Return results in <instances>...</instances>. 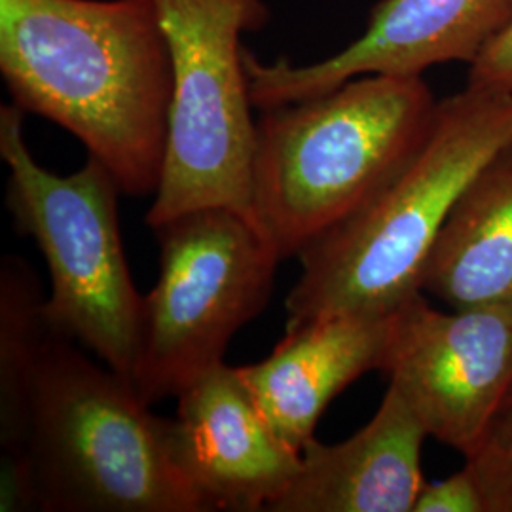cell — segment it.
I'll list each match as a JSON object with an SVG mask.
<instances>
[{"mask_svg":"<svg viewBox=\"0 0 512 512\" xmlns=\"http://www.w3.org/2000/svg\"><path fill=\"white\" fill-rule=\"evenodd\" d=\"M12 103L69 131L122 194H156L173 69L154 0H0Z\"/></svg>","mask_w":512,"mask_h":512,"instance_id":"1","label":"cell"},{"mask_svg":"<svg viewBox=\"0 0 512 512\" xmlns=\"http://www.w3.org/2000/svg\"><path fill=\"white\" fill-rule=\"evenodd\" d=\"M437 109L423 76L363 74L260 110L253 205L281 260L302 255L393 183L427 141Z\"/></svg>","mask_w":512,"mask_h":512,"instance_id":"2","label":"cell"},{"mask_svg":"<svg viewBox=\"0 0 512 512\" xmlns=\"http://www.w3.org/2000/svg\"><path fill=\"white\" fill-rule=\"evenodd\" d=\"M512 141V92L465 84L439 101L431 133L401 175L302 255L287 329L315 319L384 315L421 293V274L454 203Z\"/></svg>","mask_w":512,"mask_h":512,"instance_id":"3","label":"cell"},{"mask_svg":"<svg viewBox=\"0 0 512 512\" xmlns=\"http://www.w3.org/2000/svg\"><path fill=\"white\" fill-rule=\"evenodd\" d=\"M137 387L57 334L38 374L27 452L38 511L209 512Z\"/></svg>","mask_w":512,"mask_h":512,"instance_id":"4","label":"cell"},{"mask_svg":"<svg viewBox=\"0 0 512 512\" xmlns=\"http://www.w3.org/2000/svg\"><path fill=\"white\" fill-rule=\"evenodd\" d=\"M23 116L14 103L0 107V158L8 167L6 207L46 260L52 283L46 317L55 332L131 380L145 296L124 253L122 190L92 156L67 177L44 169L25 143Z\"/></svg>","mask_w":512,"mask_h":512,"instance_id":"5","label":"cell"},{"mask_svg":"<svg viewBox=\"0 0 512 512\" xmlns=\"http://www.w3.org/2000/svg\"><path fill=\"white\" fill-rule=\"evenodd\" d=\"M173 69L162 181L150 228L188 211L224 207L260 230L253 205V120L245 33L270 19L264 0H154ZM262 232V230H260Z\"/></svg>","mask_w":512,"mask_h":512,"instance_id":"6","label":"cell"},{"mask_svg":"<svg viewBox=\"0 0 512 512\" xmlns=\"http://www.w3.org/2000/svg\"><path fill=\"white\" fill-rule=\"evenodd\" d=\"M152 232L160 275L143 298L131 376L148 404L177 399L224 363L236 332L266 310L283 262L251 220L224 207L188 211Z\"/></svg>","mask_w":512,"mask_h":512,"instance_id":"7","label":"cell"},{"mask_svg":"<svg viewBox=\"0 0 512 512\" xmlns=\"http://www.w3.org/2000/svg\"><path fill=\"white\" fill-rule=\"evenodd\" d=\"M384 372L429 437L469 458L512 387V304L393 313Z\"/></svg>","mask_w":512,"mask_h":512,"instance_id":"8","label":"cell"},{"mask_svg":"<svg viewBox=\"0 0 512 512\" xmlns=\"http://www.w3.org/2000/svg\"><path fill=\"white\" fill-rule=\"evenodd\" d=\"M511 23L512 0H380L365 33L323 61L264 63L245 50L251 101L264 110L323 95L363 74L423 76L448 63L471 67Z\"/></svg>","mask_w":512,"mask_h":512,"instance_id":"9","label":"cell"},{"mask_svg":"<svg viewBox=\"0 0 512 512\" xmlns=\"http://www.w3.org/2000/svg\"><path fill=\"white\" fill-rule=\"evenodd\" d=\"M167 435L175 465L209 512L268 511L302 463L226 363L177 397Z\"/></svg>","mask_w":512,"mask_h":512,"instance_id":"10","label":"cell"},{"mask_svg":"<svg viewBox=\"0 0 512 512\" xmlns=\"http://www.w3.org/2000/svg\"><path fill=\"white\" fill-rule=\"evenodd\" d=\"M393 313L332 315L291 327L268 359L236 366L260 412L298 454L346 387L370 370L384 372Z\"/></svg>","mask_w":512,"mask_h":512,"instance_id":"11","label":"cell"},{"mask_svg":"<svg viewBox=\"0 0 512 512\" xmlns=\"http://www.w3.org/2000/svg\"><path fill=\"white\" fill-rule=\"evenodd\" d=\"M420 420L395 387L374 418L336 444L311 440L291 484L268 512H412L425 476Z\"/></svg>","mask_w":512,"mask_h":512,"instance_id":"12","label":"cell"},{"mask_svg":"<svg viewBox=\"0 0 512 512\" xmlns=\"http://www.w3.org/2000/svg\"><path fill=\"white\" fill-rule=\"evenodd\" d=\"M448 308L512 304V141L461 192L421 274Z\"/></svg>","mask_w":512,"mask_h":512,"instance_id":"13","label":"cell"},{"mask_svg":"<svg viewBox=\"0 0 512 512\" xmlns=\"http://www.w3.org/2000/svg\"><path fill=\"white\" fill-rule=\"evenodd\" d=\"M46 296L27 260L6 256L0 266V448L27 452L38 374L50 342Z\"/></svg>","mask_w":512,"mask_h":512,"instance_id":"14","label":"cell"},{"mask_svg":"<svg viewBox=\"0 0 512 512\" xmlns=\"http://www.w3.org/2000/svg\"><path fill=\"white\" fill-rule=\"evenodd\" d=\"M465 463L480 482L488 511L512 512V387Z\"/></svg>","mask_w":512,"mask_h":512,"instance_id":"15","label":"cell"},{"mask_svg":"<svg viewBox=\"0 0 512 512\" xmlns=\"http://www.w3.org/2000/svg\"><path fill=\"white\" fill-rule=\"evenodd\" d=\"M412 512H490L473 469L465 463L458 473L425 482Z\"/></svg>","mask_w":512,"mask_h":512,"instance_id":"16","label":"cell"},{"mask_svg":"<svg viewBox=\"0 0 512 512\" xmlns=\"http://www.w3.org/2000/svg\"><path fill=\"white\" fill-rule=\"evenodd\" d=\"M0 511H38L37 484L29 452L2 454L0 461Z\"/></svg>","mask_w":512,"mask_h":512,"instance_id":"17","label":"cell"},{"mask_svg":"<svg viewBox=\"0 0 512 512\" xmlns=\"http://www.w3.org/2000/svg\"><path fill=\"white\" fill-rule=\"evenodd\" d=\"M467 84L512 92V23L469 67Z\"/></svg>","mask_w":512,"mask_h":512,"instance_id":"18","label":"cell"}]
</instances>
